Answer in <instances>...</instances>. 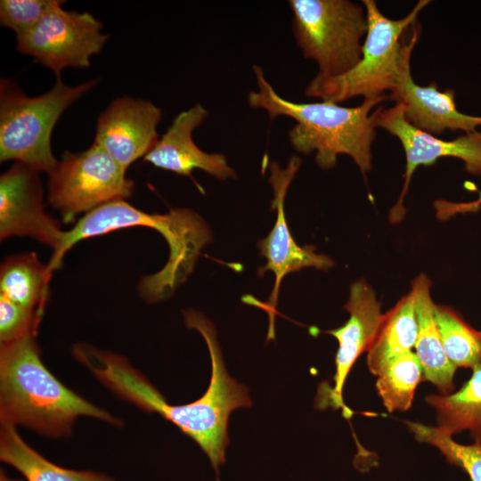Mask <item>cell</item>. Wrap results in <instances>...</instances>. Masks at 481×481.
<instances>
[{"instance_id": "7c38bea8", "label": "cell", "mask_w": 481, "mask_h": 481, "mask_svg": "<svg viewBox=\"0 0 481 481\" xmlns=\"http://www.w3.org/2000/svg\"><path fill=\"white\" fill-rule=\"evenodd\" d=\"M38 171L15 162L0 176V239L28 236L49 246L53 252L64 231L45 210Z\"/></svg>"}, {"instance_id": "cb8c5ba5", "label": "cell", "mask_w": 481, "mask_h": 481, "mask_svg": "<svg viewBox=\"0 0 481 481\" xmlns=\"http://www.w3.org/2000/svg\"><path fill=\"white\" fill-rule=\"evenodd\" d=\"M404 423L417 441L437 448L447 462L460 467L470 481H481V442L461 444L437 427L410 420Z\"/></svg>"}, {"instance_id": "6da1fadb", "label": "cell", "mask_w": 481, "mask_h": 481, "mask_svg": "<svg viewBox=\"0 0 481 481\" xmlns=\"http://www.w3.org/2000/svg\"><path fill=\"white\" fill-rule=\"evenodd\" d=\"M184 322L203 337L211 359V378L205 394L198 400L180 405L165 397L127 360L87 344H77L73 355L104 386L120 398L148 412H156L175 424L194 440L206 453L216 472L225 462L229 444L228 420L232 411L250 407L248 388L232 378L225 368L213 323L200 312H183Z\"/></svg>"}, {"instance_id": "2e32d148", "label": "cell", "mask_w": 481, "mask_h": 481, "mask_svg": "<svg viewBox=\"0 0 481 481\" xmlns=\"http://www.w3.org/2000/svg\"><path fill=\"white\" fill-rule=\"evenodd\" d=\"M389 100L403 105L409 123L435 136L446 130L468 134L481 126V117L468 115L457 109L452 89L439 91L436 82L426 86L416 84L411 73V63L403 70Z\"/></svg>"}, {"instance_id": "9a60e30c", "label": "cell", "mask_w": 481, "mask_h": 481, "mask_svg": "<svg viewBox=\"0 0 481 481\" xmlns=\"http://www.w3.org/2000/svg\"><path fill=\"white\" fill-rule=\"evenodd\" d=\"M200 103L180 112L154 147L143 157L156 167L189 176L200 169L219 180L235 177L234 170L222 153H208L193 142L192 132L208 117Z\"/></svg>"}, {"instance_id": "44dd1931", "label": "cell", "mask_w": 481, "mask_h": 481, "mask_svg": "<svg viewBox=\"0 0 481 481\" xmlns=\"http://www.w3.org/2000/svg\"><path fill=\"white\" fill-rule=\"evenodd\" d=\"M426 403L436 412L437 428L448 436L467 430L474 442H481V365L472 369L470 379L446 395H428Z\"/></svg>"}, {"instance_id": "ac0fdd59", "label": "cell", "mask_w": 481, "mask_h": 481, "mask_svg": "<svg viewBox=\"0 0 481 481\" xmlns=\"http://www.w3.org/2000/svg\"><path fill=\"white\" fill-rule=\"evenodd\" d=\"M416 339L414 296L410 291L384 314L380 327L367 351L369 371L378 377L397 357L412 351Z\"/></svg>"}, {"instance_id": "277c9868", "label": "cell", "mask_w": 481, "mask_h": 481, "mask_svg": "<svg viewBox=\"0 0 481 481\" xmlns=\"http://www.w3.org/2000/svg\"><path fill=\"white\" fill-rule=\"evenodd\" d=\"M79 416L118 426L119 420L66 387L44 365L35 336L1 344L0 420L58 437Z\"/></svg>"}, {"instance_id": "e0dca14e", "label": "cell", "mask_w": 481, "mask_h": 481, "mask_svg": "<svg viewBox=\"0 0 481 481\" xmlns=\"http://www.w3.org/2000/svg\"><path fill=\"white\" fill-rule=\"evenodd\" d=\"M431 281L423 273L412 283L417 321L416 355L421 364L423 380L431 382L440 395L452 394L457 368L445 355L435 318V303L430 294Z\"/></svg>"}, {"instance_id": "5b68a950", "label": "cell", "mask_w": 481, "mask_h": 481, "mask_svg": "<svg viewBox=\"0 0 481 481\" xmlns=\"http://www.w3.org/2000/svg\"><path fill=\"white\" fill-rule=\"evenodd\" d=\"M428 3V0H420L405 17L392 20L380 12L375 1L363 0L368 30L360 61L338 77L315 75L306 86L305 94L334 103L359 96L368 99L389 95L395 89L405 66L411 63L420 31L413 27L407 42L403 41V37L416 24L418 15Z\"/></svg>"}, {"instance_id": "ba28073f", "label": "cell", "mask_w": 481, "mask_h": 481, "mask_svg": "<svg viewBox=\"0 0 481 481\" xmlns=\"http://www.w3.org/2000/svg\"><path fill=\"white\" fill-rule=\"evenodd\" d=\"M126 172L94 143L82 152L65 151L49 174L48 200L70 223L80 213L130 197L134 182Z\"/></svg>"}, {"instance_id": "9c48e42d", "label": "cell", "mask_w": 481, "mask_h": 481, "mask_svg": "<svg viewBox=\"0 0 481 481\" xmlns=\"http://www.w3.org/2000/svg\"><path fill=\"white\" fill-rule=\"evenodd\" d=\"M62 3L51 0L37 24L16 37L17 50L53 70L57 78L67 67L88 68L108 38L102 33V22L91 13L66 11Z\"/></svg>"}, {"instance_id": "4fadbf2b", "label": "cell", "mask_w": 481, "mask_h": 481, "mask_svg": "<svg viewBox=\"0 0 481 481\" xmlns=\"http://www.w3.org/2000/svg\"><path fill=\"white\" fill-rule=\"evenodd\" d=\"M161 113L149 101L127 96L117 98L99 116L94 143L126 171L159 141L157 126Z\"/></svg>"}, {"instance_id": "484cf974", "label": "cell", "mask_w": 481, "mask_h": 481, "mask_svg": "<svg viewBox=\"0 0 481 481\" xmlns=\"http://www.w3.org/2000/svg\"><path fill=\"white\" fill-rule=\"evenodd\" d=\"M51 0H2L0 23L12 29L16 37L30 31L40 20Z\"/></svg>"}, {"instance_id": "52a82bcc", "label": "cell", "mask_w": 481, "mask_h": 481, "mask_svg": "<svg viewBox=\"0 0 481 481\" xmlns=\"http://www.w3.org/2000/svg\"><path fill=\"white\" fill-rule=\"evenodd\" d=\"M292 29L303 55L322 77H338L361 60L368 30L365 7L349 0H290Z\"/></svg>"}, {"instance_id": "8fae6325", "label": "cell", "mask_w": 481, "mask_h": 481, "mask_svg": "<svg viewBox=\"0 0 481 481\" xmlns=\"http://www.w3.org/2000/svg\"><path fill=\"white\" fill-rule=\"evenodd\" d=\"M301 164V159L292 156L285 168H281L277 162L270 164L269 182L273 189L272 208L276 209L275 224L268 235L258 241L260 255L266 259V264L258 269V274L267 271L273 273L275 281L267 304L262 307L270 316L269 338H273V319L281 281L290 273L306 267L328 270L334 265L333 260L322 254L314 252L313 246L301 247L292 237L287 224L284 200L287 190Z\"/></svg>"}, {"instance_id": "7402d4cb", "label": "cell", "mask_w": 481, "mask_h": 481, "mask_svg": "<svg viewBox=\"0 0 481 481\" xmlns=\"http://www.w3.org/2000/svg\"><path fill=\"white\" fill-rule=\"evenodd\" d=\"M435 318L446 356L456 368L481 365V331L450 306L435 304Z\"/></svg>"}, {"instance_id": "d6986e66", "label": "cell", "mask_w": 481, "mask_h": 481, "mask_svg": "<svg viewBox=\"0 0 481 481\" xmlns=\"http://www.w3.org/2000/svg\"><path fill=\"white\" fill-rule=\"evenodd\" d=\"M53 271L35 252L10 256L0 268V295L32 311L43 314L49 297Z\"/></svg>"}, {"instance_id": "4316f807", "label": "cell", "mask_w": 481, "mask_h": 481, "mask_svg": "<svg viewBox=\"0 0 481 481\" xmlns=\"http://www.w3.org/2000/svg\"><path fill=\"white\" fill-rule=\"evenodd\" d=\"M481 207V192H478V198L469 202H452L450 210L453 216L477 212Z\"/></svg>"}, {"instance_id": "3957f363", "label": "cell", "mask_w": 481, "mask_h": 481, "mask_svg": "<svg viewBox=\"0 0 481 481\" xmlns=\"http://www.w3.org/2000/svg\"><path fill=\"white\" fill-rule=\"evenodd\" d=\"M135 226L156 230L167 242L169 257L166 265L159 272L143 277L138 284L140 297L145 301L166 299L192 273L201 249L212 240L208 224L188 208L150 214L125 200L106 203L86 213L70 230L64 231L48 265L52 271L59 268L65 254L80 240Z\"/></svg>"}, {"instance_id": "30bf717a", "label": "cell", "mask_w": 481, "mask_h": 481, "mask_svg": "<svg viewBox=\"0 0 481 481\" xmlns=\"http://www.w3.org/2000/svg\"><path fill=\"white\" fill-rule=\"evenodd\" d=\"M376 126L395 136L405 155L404 186L389 213V221L393 224L399 223L405 215L404 200L411 179L420 166L434 165L442 158H456L463 161L468 173L481 175V131L464 134L452 140L439 139L409 123L400 102L387 109L378 108Z\"/></svg>"}, {"instance_id": "5bb4252c", "label": "cell", "mask_w": 481, "mask_h": 481, "mask_svg": "<svg viewBox=\"0 0 481 481\" xmlns=\"http://www.w3.org/2000/svg\"><path fill=\"white\" fill-rule=\"evenodd\" d=\"M344 308L349 313L348 320L340 327L327 330L338 343L335 356L333 387L325 404L344 408L343 387L350 370L359 355L367 352L384 318L375 291L363 279L352 283ZM326 405V406H327Z\"/></svg>"}, {"instance_id": "603a6c76", "label": "cell", "mask_w": 481, "mask_h": 481, "mask_svg": "<svg viewBox=\"0 0 481 481\" xmlns=\"http://www.w3.org/2000/svg\"><path fill=\"white\" fill-rule=\"evenodd\" d=\"M423 379L421 364L412 351L392 362L379 376L376 389L388 412L411 408L417 386Z\"/></svg>"}, {"instance_id": "d4e9b609", "label": "cell", "mask_w": 481, "mask_h": 481, "mask_svg": "<svg viewBox=\"0 0 481 481\" xmlns=\"http://www.w3.org/2000/svg\"><path fill=\"white\" fill-rule=\"evenodd\" d=\"M41 316L0 295V343L36 336Z\"/></svg>"}, {"instance_id": "ffe728a7", "label": "cell", "mask_w": 481, "mask_h": 481, "mask_svg": "<svg viewBox=\"0 0 481 481\" xmlns=\"http://www.w3.org/2000/svg\"><path fill=\"white\" fill-rule=\"evenodd\" d=\"M0 458L27 481H116L102 473L55 465L26 444L12 425L1 424Z\"/></svg>"}, {"instance_id": "83f0119b", "label": "cell", "mask_w": 481, "mask_h": 481, "mask_svg": "<svg viewBox=\"0 0 481 481\" xmlns=\"http://www.w3.org/2000/svg\"><path fill=\"white\" fill-rule=\"evenodd\" d=\"M1 481H14V480L9 479L6 476L2 475Z\"/></svg>"}, {"instance_id": "7a4b0ae2", "label": "cell", "mask_w": 481, "mask_h": 481, "mask_svg": "<svg viewBox=\"0 0 481 481\" xmlns=\"http://www.w3.org/2000/svg\"><path fill=\"white\" fill-rule=\"evenodd\" d=\"M257 90L248 95L249 104L264 110L271 119L289 117L296 125L289 140L298 152H315L317 165L325 170L336 166L338 155L349 156L363 175L371 168V145L376 136V110L389 95L363 99L356 107L330 102H294L280 96L266 80L264 71L253 66Z\"/></svg>"}, {"instance_id": "8992f818", "label": "cell", "mask_w": 481, "mask_h": 481, "mask_svg": "<svg viewBox=\"0 0 481 481\" xmlns=\"http://www.w3.org/2000/svg\"><path fill=\"white\" fill-rule=\"evenodd\" d=\"M96 84L68 86L61 78L47 93L29 97L12 81L0 82V160L23 163L48 175L58 160L51 149L53 129L64 110Z\"/></svg>"}]
</instances>
